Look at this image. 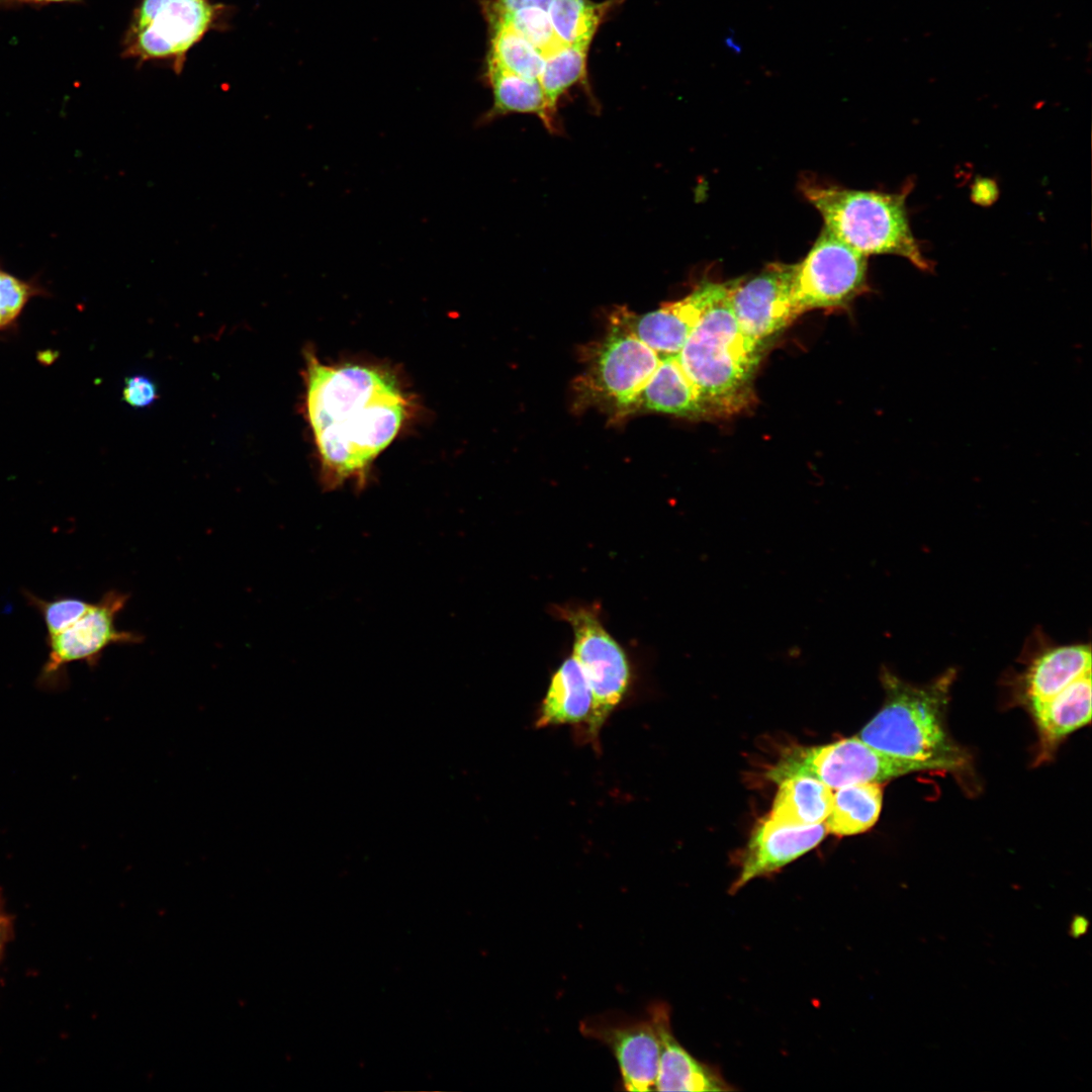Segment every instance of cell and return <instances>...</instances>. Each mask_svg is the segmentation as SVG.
Here are the masks:
<instances>
[{"instance_id": "cell-1", "label": "cell", "mask_w": 1092, "mask_h": 1092, "mask_svg": "<svg viewBox=\"0 0 1092 1092\" xmlns=\"http://www.w3.org/2000/svg\"><path fill=\"white\" fill-rule=\"evenodd\" d=\"M305 407L322 480L333 489L365 483L375 458L394 440L408 402L394 377L373 366L326 365L305 354Z\"/></svg>"}, {"instance_id": "cell-2", "label": "cell", "mask_w": 1092, "mask_h": 1092, "mask_svg": "<svg viewBox=\"0 0 1092 1092\" xmlns=\"http://www.w3.org/2000/svg\"><path fill=\"white\" fill-rule=\"evenodd\" d=\"M730 285L709 305L676 354L711 417L730 416L753 403V378L766 349L740 330Z\"/></svg>"}, {"instance_id": "cell-3", "label": "cell", "mask_w": 1092, "mask_h": 1092, "mask_svg": "<svg viewBox=\"0 0 1092 1092\" xmlns=\"http://www.w3.org/2000/svg\"><path fill=\"white\" fill-rule=\"evenodd\" d=\"M956 669L946 670L924 686L911 685L883 668L884 705L857 737L894 755L937 762L956 771L966 754L945 728V712Z\"/></svg>"}, {"instance_id": "cell-4", "label": "cell", "mask_w": 1092, "mask_h": 1092, "mask_svg": "<svg viewBox=\"0 0 1092 1092\" xmlns=\"http://www.w3.org/2000/svg\"><path fill=\"white\" fill-rule=\"evenodd\" d=\"M800 188L821 214L825 229L855 252L864 257L896 255L930 270L909 223L908 186L899 193H885L804 179Z\"/></svg>"}, {"instance_id": "cell-5", "label": "cell", "mask_w": 1092, "mask_h": 1092, "mask_svg": "<svg viewBox=\"0 0 1092 1092\" xmlns=\"http://www.w3.org/2000/svg\"><path fill=\"white\" fill-rule=\"evenodd\" d=\"M924 770H948L937 762L913 759L879 750L857 736L817 746L786 750L765 777L778 784L794 777H810L831 789L877 783Z\"/></svg>"}, {"instance_id": "cell-6", "label": "cell", "mask_w": 1092, "mask_h": 1092, "mask_svg": "<svg viewBox=\"0 0 1092 1092\" xmlns=\"http://www.w3.org/2000/svg\"><path fill=\"white\" fill-rule=\"evenodd\" d=\"M212 0H140L122 40V55L139 61H164L181 73L188 52L224 17Z\"/></svg>"}, {"instance_id": "cell-7", "label": "cell", "mask_w": 1092, "mask_h": 1092, "mask_svg": "<svg viewBox=\"0 0 1092 1092\" xmlns=\"http://www.w3.org/2000/svg\"><path fill=\"white\" fill-rule=\"evenodd\" d=\"M553 614L565 621L573 632L572 656L585 674L593 695L586 737L598 748L604 724L630 690V660L603 625L597 607L559 605L553 607Z\"/></svg>"}, {"instance_id": "cell-8", "label": "cell", "mask_w": 1092, "mask_h": 1092, "mask_svg": "<svg viewBox=\"0 0 1092 1092\" xmlns=\"http://www.w3.org/2000/svg\"><path fill=\"white\" fill-rule=\"evenodd\" d=\"M660 355L618 326L593 348L584 373L576 380L583 404H598L624 416L639 405Z\"/></svg>"}, {"instance_id": "cell-9", "label": "cell", "mask_w": 1092, "mask_h": 1092, "mask_svg": "<svg viewBox=\"0 0 1092 1092\" xmlns=\"http://www.w3.org/2000/svg\"><path fill=\"white\" fill-rule=\"evenodd\" d=\"M866 291L867 257L824 228L806 257L795 264L793 293L798 312L847 307Z\"/></svg>"}, {"instance_id": "cell-10", "label": "cell", "mask_w": 1092, "mask_h": 1092, "mask_svg": "<svg viewBox=\"0 0 1092 1092\" xmlns=\"http://www.w3.org/2000/svg\"><path fill=\"white\" fill-rule=\"evenodd\" d=\"M127 601V594L108 590L73 625L47 636L49 653L37 678L39 686L49 690L63 687L68 664L83 661L95 666L107 647L140 643L142 636L119 630L115 625L116 617Z\"/></svg>"}, {"instance_id": "cell-11", "label": "cell", "mask_w": 1092, "mask_h": 1092, "mask_svg": "<svg viewBox=\"0 0 1092 1092\" xmlns=\"http://www.w3.org/2000/svg\"><path fill=\"white\" fill-rule=\"evenodd\" d=\"M795 264L771 263L749 279L731 281L730 302L742 333L767 348L799 315L793 293Z\"/></svg>"}, {"instance_id": "cell-12", "label": "cell", "mask_w": 1092, "mask_h": 1092, "mask_svg": "<svg viewBox=\"0 0 1092 1092\" xmlns=\"http://www.w3.org/2000/svg\"><path fill=\"white\" fill-rule=\"evenodd\" d=\"M581 1033L605 1044L614 1055L624 1089L655 1090L659 1040L651 1019L605 1013L580 1022Z\"/></svg>"}, {"instance_id": "cell-13", "label": "cell", "mask_w": 1092, "mask_h": 1092, "mask_svg": "<svg viewBox=\"0 0 1092 1092\" xmlns=\"http://www.w3.org/2000/svg\"><path fill=\"white\" fill-rule=\"evenodd\" d=\"M728 282H703L690 294L659 308L637 314L626 307L617 308L611 324L635 336L660 356L676 355L709 307L725 290Z\"/></svg>"}, {"instance_id": "cell-14", "label": "cell", "mask_w": 1092, "mask_h": 1092, "mask_svg": "<svg viewBox=\"0 0 1092 1092\" xmlns=\"http://www.w3.org/2000/svg\"><path fill=\"white\" fill-rule=\"evenodd\" d=\"M824 823L786 826L768 817L753 829L739 861V873L729 892L737 893L751 880L779 872L816 847L826 836Z\"/></svg>"}, {"instance_id": "cell-15", "label": "cell", "mask_w": 1092, "mask_h": 1092, "mask_svg": "<svg viewBox=\"0 0 1092 1092\" xmlns=\"http://www.w3.org/2000/svg\"><path fill=\"white\" fill-rule=\"evenodd\" d=\"M659 1040L656 1091H729L720 1072L693 1057L675 1038L670 1007L655 1002L647 1009Z\"/></svg>"}, {"instance_id": "cell-16", "label": "cell", "mask_w": 1092, "mask_h": 1092, "mask_svg": "<svg viewBox=\"0 0 1092 1092\" xmlns=\"http://www.w3.org/2000/svg\"><path fill=\"white\" fill-rule=\"evenodd\" d=\"M1045 749L1089 724L1091 720V671L1084 673L1054 697L1029 703Z\"/></svg>"}, {"instance_id": "cell-17", "label": "cell", "mask_w": 1092, "mask_h": 1092, "mask_svg": "<svg viewBox=\"0 0 1092 1092\" xmlns=\"http://www.w3.org/2000/svg\"><path fill=\"white\" fill-rule=\"evenodd\" d=\"M592 707L590 687L580 665L571 655L552 674L535 726L545 728L586 723Z\"/></svg>"}, {"instance_id": "cell-18", "label": "cell", "mask_w": 1092, "mask_h": 1092, "mask_svg": "<svg viewBox=\"0 0 1092 1092\" xmlns=\"http://www.w3.org/2000/svg\"><path fill=\"white\" fill-rule=\"evenodd\" d=\"M639 405L646 410L689 419L711 417L696 386L676 355H666L645 385Z\"/></svg>"}, {"instance_id": "cell-19", "label": "cell", "mask_w": 1092, "mask_h": 1092, "mask_svg": "<svg viewBox=\"0 0 1092 1092\" xmlns=\"http://www.w3.org/2000/svg\"><path fill=\"white\" fill-rule=\"evenodd\" d=\"M1089 671V645L1072 644L1046 648L1033 658L1024 672L1025 697L1029 703L1048 700Z\"/></svg>"}, {"instance_id": "cell-20", "label": "cell", "mask_w": 1092, "mask_h": 1092, "mask_svg": "<svg viewBox=\"0 0 1092 1092\" xmlns=\"http://www.w3.org/2000/svg\"><path fill=\"white\" fill-rule=\"evenodd\" d=\"M768 818L786 826L824 823L832 805V789L810 777L788 778L778 783Z\"/></svg>"}, {"instance_id": "cell-21", "label": "cell", "mask_w": 1092, "mask_h": 1092, "mask_svg": "<svg viewBox=\"0 0 1092 1092\" xmlns=\"http://www.w3.org/2000/svg\"><path fill=\"white\" fill-rule=\"evenodd\" d=\"M882 804L881 784L861 783L838 788L824 823L827 833L843 837L868 831L879 819Z\"/></svg>"}, {"instance_id": "cell-22", "label": "cell", "mask_w": 1092, "mask_h": 1092, "mask_svg": "<svg viewBox=\"0 0 1092 1092\" xmlns=\"http://www.w3.org/2000/svg\"><path fill=\"white\" fill-rule=\"evenodd\" d=\"M486 76L493 103L483 116V122L508 113H530L538 115L547 128L554 129L555 121L548 112L538 79L525 78L492 66H487Z\"/></svg>"}, {"instance_id": "cell-23", "label": "cell", "mask_w": 1092, "mask_h": 1092, "mask_svg": "<svg viewBox=\"0 0 1092 1092\" xmlns=\"http://www.w3.org/2000/svg\"><path fill=\"white\" fill-rule=\"evenodd\" d=\"M614 0H553L548 14L555 35L564 46L589 47Z\"/></svg>"}, {"instance_id": "cell-24", "label": "cell", "mask_w": 1092, "mask_h": 1092, "mask_svg": "<svg viewBox=\"0 0 1092 1092\" xmlns=\"http://www.w3.org/2000/svg\"><path fill=\"white\" fill-rule=\"evenodd\" d=\"M491 37L487 66L529 79H538L544 56L505 22L488 18Z\"/></svg>"}, {"instance_id": "cell-25", "label": "cell", "mask_w": 1092, "mask_h": 1092, "mask_svg": "<svg viewBox=\"0 0 1092 1092\" xmlns=\"http://www.w3.org/2000/svg\"><path fill=\"white\" fill-rule=\"evenodd\" d=\"M589 47L564 46L544 56L538 77L550 116L554 119L559 98L586 76Z\"/></svg>"}, {"instance_id": "cell-26", "label": "cell", "mask_w": 1092, "mask_h": 1092, "mask_svg": "<svg viewBox=\"0 0 1092 1092\" xmlns=\"http://www.w3.org/2000/svg\"><path fill=\"white\" fill-rule=\"evenodd\" d=\"M487 17L510 25L543 56L562 46L555 35L548 11L544 9L523 8L504 13L487 12Z\"/></svg>"}, {"instance_id": "cell-27", "label": "cell", "mask_w": 1092, "mask_h": 1092, "mask_svg": "<svg viewBox=\"0 0 1092 1092\" xmlns=\"http://www.w3.org/2000/svg\"><path fill=\"white\" fill-rule=\"evenodd\" d=\"M27 604L34 608L42 618L47 636L58 634L79 620L92 603L76 597H56L41 599L28 590H23Z\"/></svg>"}, {"instance_id": "cell-28", "label": "cell", "mask_w": 1092, "mask_h": 1092, "mask_svg": "<svg viewBox=\"0 0 1092 1092\" xmlns=\"http://www.w3.org/2000/svg\"><path fill=\"white\" fill-rule=\"evenodd\" d=\"M31 293L28 284L0 270V329L17 317Z\"/></svg>"}, {"instance_id": "cell-29", "label": "cell", "mask_w": 1092, "mask_h": 1092, "mask_svg": "<svg viewBox=\"0 0 1092 1092\" xmlns=\"http://www.w3.org/2000/svg\"><path fill=\"white\" fill-rule=\"evenodd\" d=\"M122 397L130 406L144 408L156 401L158 389L151 378L143 374H135L125 379Z\"/></svg>"}, {"instance_id": "cell-30", "label": "cell", "mask_w": 1092, "mask_h": 1092, "mask_svg": "<svg viewBox=\"0 0 1092 1092\" xmlns=\"http://www.w3.org/2000/svg\"><path fill=\"white\" fill-rule=\"evenodd\" d=\"M553 0H491L487 12L504 13L523 8H541L548 11Z\"/></svg>"}, {"instance_id": "cell-31", "label": "cell", "mask_w": 1092, "mask_h": 1092, "mask_svg": "<svg viewBox=\"0 0 1092 1092\" xmlns=\"http://www.w3.org/2000/svg\"><path fill=\"white\" fill-rule=\"evenodd\" d=\"M13 917L8 913L3 896L0 892V962L4 956L6 946L13 937Z\"/></svg>"}, {"instance_id": "cell-32", "label": "cell", "mask_w": 1092, "mask_h": 1092, "mask_svg": "<svg viewBox=\"0 0 1092 1092\" xmlns=\"http://www.w3.org/2000/svg\"><path fill=\"white\" fill-rule=\"evenodd\" d=\"M23 5L41 7L47 5L46 0H0V8H15Z\"/></svg>"}, {"instance_id": "cell-33", "label": "cell", "mask_w": 1092, "mask_h": 1092, "mask_svg": "<svg viewBox=\"0 0 1092 1092\" xmlns=\"http://www.w3.org/2000/svg\"><path fill=\"white\" fill-rule=\"evenodd\" d=\"M1085 925L1086 922L1084 921V919L1076 920L1073 923L1072 931L1075 933V935H1079L1085 931Z\"/></svg>"}, {"instance_id": "cell-34", "label": "cell", "mask_w": 1092, "mask_h": 1092, "mask_svg": "<svg viewBox=\"0 0 1092 1092\" xmlns=\"http://www.w3.org/2000/svg\"><path fill=\"white\" fill-rule=\"evenodd\" d=\"M46 2H47V4H49V3H71V4H77V3H81V2H82V0H46Z\"/></svg>"}]
</instances>
